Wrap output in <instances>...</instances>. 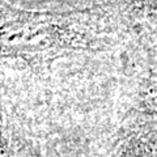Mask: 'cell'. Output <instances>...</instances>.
<instances>
[{"label": "cell", "instance_id": "1", "mask_svg": "<svg viewBox=\"0 0 157 157\" xmlns=\"http://www.w3.org/2000/svg\"><path fill=\"white\" fill-rule=\"evenodd\" d=\"M155 2H157V0H155Z\"/></svg>", "mask_w": 157, "mask_h": 157}]
</instances>
